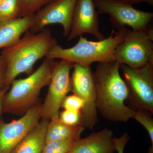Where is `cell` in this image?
Returning a JSON list of instances; mask_svg holds the SVG:
<instances>
[{
	"instance_id": "obj_1",
	"label": "cell",
	"mask_w": 153,
	"mask_h": 153,
	"mask_svg": "<svg viewBox=\"0 0 153 153\" xmlns=\"http://www.w3.org/2000/svg\"><path fill=\"white\" fill-rule=\"evenodd\" d=\"M120 64L116 60L99 63L93 73L97 109L108 120L126 122L132 118L135 110L127 106L130 90L120 74Z\"/></svg>"
},
{
	"instance_id": "obj_2",
	"label": "cell",
	"mask_w": 153,
	"mask_h": 153,
	"mask_svg": "<svg viewBox=\"0 0 153 153\" xmlns=\"http://www.w3.org/2000/svg\"><path fill=\"white\" fill-rule=\"evenodd\" d=\"M57 44L47 27L37 33L28 31L16 43L4 49L1 54L7 64L4 86H10L20 74H31L35 63Z\"/></svg>"
},
{
	"instance_id": "obj_3",
	"label": "cell",
	"mask_w": 153,
	"mask_h": 153,
	"mask_svg": "<svg viewBox=\"0 0 153 153\" xmlns=\"http://www.w3.org/2000/svg\"><path fill=\"white\" fill-rule=\"evenodd\" d=\"M126 27L121 28L103 40L89 41L82 36L73 47L63 48L57 44L52 47L45 57L50 59H60L73 63L90 66L94 62H106L114 60V53L117 47L125 39L128 32Z\"/></svg>"
},
{
	"instance_id": "obj_4",
	"label": "cell",
	"mask_w": 153,
	"mask_h": 153,
	"mask_svg": "<svg viewBox=\"0 0 153 153\" xmlns=\"http://www.w3.org/2000/svg\"><path fill=\"white\" fill-rule=\"evenodd\" d=\"M55 62L45 57L39 67L27 77L13 80L4 98L3 112L24 114L37 104L41 90L50 82Z\"/></svg>"
},
{
	"instance_id": "obj_5",
	"label": "cell",
	"mask_w": 153,
	"mask_h": 153,
	"mask_svg": "<svg viewBox=\"0 0 153 153\" xmlns=\"http://www.w3.org/2000/svg\"><path fill=\"white\" fill-rule=\"evenodd\" d=\"M115 60L133 68L153 64V28L128 30L125 40L115 50Z\"/></svg>"
},
{
	"instance_id": "obj_6",
	"label": "cell",
	"mask_w": 153,
	"mask_h": 153,
	"mask_svg": "<svg viewBox=\"0 0 153 153\" xmlns=\"http://www.w3.org/2000/svg\"><path fill=\"white\" fill-rule=\"evenodd\" d=\"M98 14H108L114 27L118 30L128 26L133 30H146L152 27V12L134 8L122 0H93Z\"/></svg>"
},
{
	"instance_id": "obj_7",
	"label": "cell",
	"mask_w": 153,
	"mask_h": 153,
	"mask_svg": "<svg viewBox=\"0 0 153 153\" xmlns=\"http://www.w3.org/2000/svg\"><path fill=\"white\" fill-rule=\"evenodd\" d=\"M73 64L66 60L55 61L48 92L41 104V119L50 121L59 118L63 100L71 91L70 71Z\"/></svg>"
},
{
	"instance_id": "obj_8",
	"label": "cell",
	"mask_w": 153,
	"mask_h": 153,
	"mask_svg": "<svg viewBox=\"0 0 153 153\" xmlns=\"http://www.w3.org/2000/svg\"><path fill=\"white\" fill-rule=\"evenodd\" d=\"M120 68L130 90L128 99L137 109L153 113V64L151 63L138 68L123 64Z\"/></svg>"
},
{
	"instance_id": "obj_9",
	"label": "cell",
	"mask_w": 153,
	"mask_h": 153,
	"mask_svg": "<svg viewBox=\"0 0 153 153\" xmlns=\"http://www.w3.org/2000/svg\"><path fill=\"white\" fill-rule=\"evenodd\" d=\"M71 76V91L85 102L81 111L82 125L92 129L98 117L96 105V90L94 74L90 66L74 63Z\"/></svg>"
},
{
	"instance_id": "obj_10",
	"label": "cell",
	"mask_w": 153,
	"mask_h": 153,
	"mask_svg": "<svg viewBox=\"0 0 153 153\" xmlns=\"http://www.w3.org/2000/svg\"><path fill=\"white\" fill-rule=\"evenodd\" d=\"M77 0H53L36 12L32 17L30 32L37 33L48 25L60 24L62 36L68 37L71 29L72 16Z\"/></svg>"
},
{
	"instance_id": "obj_11",
	"label": "cell",
	"mask_w": 153,
	"mask_h": 153,
	"mask_svg": "<svg viewBox=\"0 0 153 153\" xmlns=\"http://www.w3.org/2000/svg\"><path fill=\"white\" fill-rule=\"evenodd\" d=\"M41 106L37 103L17 120L8 123L0 121V153H11L38 124L41 119Z\"/></svg>"
},
{
	"instance_id": "obj_12",
	"label": "cell",
	"mask_w": 153,
	"mask_h": 153,
	"mask_svg": "<svg viewBox=\"0 0 153 153\" xmlns=\"http://www.w3.org/2000/svg\"><path fill=\"white\" fill-rule=\"evenodd\" d=\"M96 9L93 0H77L67 41H71L85 33L91 34L98 41L105 38L100 31L98 13Z\"/></svg>"
},
{
	"instance_id": "obj_13",
	"label": "cell",
	"mask_w": 153,
	"mask_h": 153,
	"mask_svg": "<svg viewBox=\"0 0 153 153\" xmlns=\"http://www.w3.org/2000/svg\"><path fill=\"white\" fill-rule=\"evenodd\" d=\"M112 131L105 128L74 142L69 152L73 153H114Z\"/></svg>"
},
{
	"instance_id": "obj_14",
	"label": "cell",
	"mask_w": 153,
	"mask_h": 153,
	"mask_svg": "<svg viewBox=\"0 0 153 153\" xmlns=\"http://www.w3.org/2000/svg\"><path fill=\"white\" fill-rule=\"evenodd\" d=\"M32 17L0 19V49H5L16 43L23 34L30 30Z\"/></svg>"
},
{
	"instance_id": "obj_15",
	"label": "cell",
	"mask_w": 153,
	"mask_h": 153,
	"mask_svg": "<svg viewBox=\"0 0 153 153\" xmlns=\"http://www.w3.org/2000/svg\"><path fill=\"white\" fill-rule=\"evenodd\" d=\"M49 121L42 119L11 153H42Z\"/></svg>"
},
{
	"instance_id": "obj_16",
	"label": "cell",
	"mask_w": 153,
	"mask_h": 153,
	"mask_svg": "<svg viewBox=\"0 0 153 153\" xmlns=\"http://www.w3.org/2000/svg\"><path fill=\"white\" fill-rule=\"evenodd\" d=\"M84 129L83 125H67L59 118L49 121L46 131V143L63 140H76L80 138Z\"/></svg>"
},
{
	"instance_id": "obj_17",
	"label": "cell",
	"mask_w": 153,
	"mask_h": 153,
	"mask_svg": "<svg viewBox=\"0 0 153 153\" xmlns=\"http://www.w3.org/2000/svg\"><path fill=\"white\" fill-rule=\"evenodd\" d=\"M53 0H20L19 17L31 16Z\"/></svg>"
},
{
	"instance_id": "obj_18",
	"label": "cell",
	"mask_w": 153,
	"mask_h": 153,
	"mask_svg": "<svg viewBox=\"0 0 153 153\" xmlns=\"http://www.w3.org/2000/svg\"><path fill=\"white\" fill-rule=\"evenodd\" d=\"M20 2V0H2L0 3V19L18 18Z\"/></svg>"
},
{
	"instance_id": "obj_19",
	"label": "cell",
	"mask_w": 153,
	"mask_h": 153,
	"mask_svg": "<svg viewBox=\"0 0 153 153\" xmlns=\"http://www.w3.org/2000/svg\"><path fill=\"white\" fill-rule=\"evenodd\" d=\"M152 114L145 110L137 109L135 111L132 118L141 124L146 129L152 143V146L151 147L153 148V119L152 116Z\"/></svg>"
},
{
	"instance_id": "obj_20",
	"label": "cell",
	"mask_w": 153,
	"mask_h": 153,
	"mask_svg": "<svg viewBox=\"0 0 153 153\" xmlns=\"http://www.w3.org/2000/svg\"><path fill=\"white\" fill-rule=\"evenodd\" d=\"M75 140H67L46 143L42 153H67Z\"/></svg>"
},
{
	"instance_id": "obj_21",
	"label": "cell",
	"mask_w": 153,
	"mask_h": 153,
	"mask_svg": "<svg viewBox=\"0 0 153 153\" xmlns=\"http://www.w3.org/2000/svg\"><path fill=\"white\" fill-rule=\"evenodd\" d=\"M59 118L62 122L68 126H76L83 125L81 112L79 111L64 110L59 113Z\"/></svg>"
},
{
	"instance_id": "obj_22",
	"label": "cell",
	"mask_w": 153,
	"mask_h": 153,
	"mask_svg": "<svg viewBox=\"0 0 153 153\" xmlns=\"http://www.w3.org/2000/svg\"><path fill=\"white\" fill-rule=\"evenodd\" d=\"M85 102L78 96L73 94L67 96L62 103L61 107L64 110L81 112L84 108Z\"/></svg>"
},
{
	"instance_id": "obj_23",
	"label": "cell",
	"mask_w": 153,
	"mask_h": 153,
	"mask_svg": "<svg viewBox=\"0 0 153 153\" xmlns=\"http://www.w3.org/2000/svg\"><path fill=\"white\" fill-rule=\"evenodd\" d=\"M7 64L2 55L0 54V88L4 87Z\"/></svg>"
},
{
	"instance_id": "obj_24",
	"label": "cell",
	"mask_w": 153,
	"mask_h": 153,
	"mask_svg": "<svg viewBox=\"0 0 153 153\" xmlns=\"http://www.w3.org/2000/svg\"><path fill=\"white\" fill-rule=\"evenodd\" d=\"M10 86L3 87L0 89V115L2 111L3 102L4 98L7 91L8 90Z\"/></svg>"
},
{
	"instance_id": "obj_25",
	"label": "cell",
	"mask_w": 153,
	"mask_h": 153,
	"mask_svg": "<svg viewBox=\"0 0 153 153\" xmlns=\"http://www.w3.org/2000/svg\"><path fill=\"white\" fill-rule=\"evenodd\" d=\"M122 1L128 3L132 5L134 4H137L143 2L147 3L150 5L152 6L153 5V0H122Z\"/></svg>"
},
{
	"instance_id": "obj_26",
	"label": "cell",
	"mask_w": 153,
	"mask_h": 153,
	"mask_svg": "<svg viewBox=\"0 0 153 153\" xmlns=\"http://www.w3.org/2000/svg\"><path fill=\"white\" fill-rule=\"evenodd\" d=\"M67 153H73L71 152H68Z\"/></svg>"
},
{
	"instance_id": "obj_27",
	"label": "cell",
	"mask_w": 153,
	"mask_h": 153,
	"mask_svg": "<svg viewBox=\"0 0 153 153\" xmlns=\"http://www.w3.org/2000/svg\"><path fill=\"white\" fill-rule=\"evenodd\" d=\"M2 1V0H0V3Z\"/></svg>"
}]
</instances>
